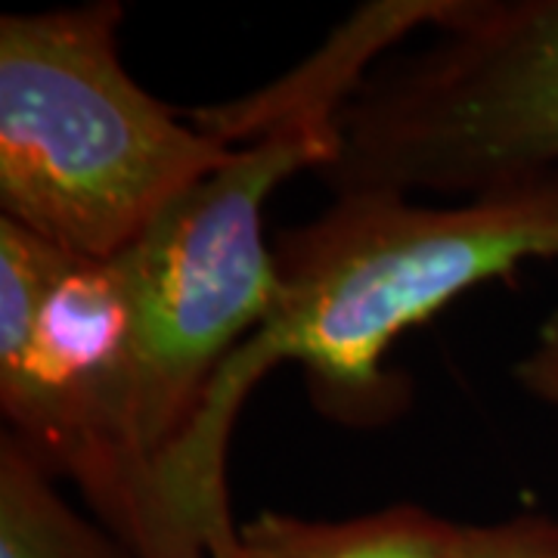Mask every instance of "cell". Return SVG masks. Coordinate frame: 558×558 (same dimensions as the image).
<instances>
[{
  "mask_svg": "<svg viewBox=\"0 0 558 558\" xmlns=\"http://www.w3.org/2000/svg\"><path fill=\"white\" fill-rule=\"evenodd\" d=\"M274 248L279 295L270 317L215 373L159 459L168 509L208 558H230L240 543L227 457L252 388L279 363H295L326 416L354 428L398 416L410 388L381 360L407 329L527 260H558V171L453 205L336 196Z\"/></svg>",
  "mask_w": 558,
  "mask_h": 558,
  "instance_id": "obj_1",
  "label": "cell"
},
{
  "mask_svg": "<svg viewBox=\"0 0 558 558\" xmlns=\"http://www.w3.org/2000/svg\"><path fill=\"white\" fill-rule=\"evenodd\" d=\"M121 3L0 20V218L75 258H116L233 146L146 94Z\"/></svg>",
  "mask_w": 558,
  "mask_h": 558,
  "instance_id": "obj_2",
  "label": "cell"
},
{
  "mask_svg": "<svg viewBox=\"0 0 558 558\" xmlns=\"http://www.w3.org/2000/svg\"><path fill=\"white\" fill-rule=\"evenodd\" d=\"M0 410L137 558H208L168 509L140 432L137 311L121 258H69L50 289L0 282Z\"/></svg>",
  "mask_w": 558,
  "mask_h": 558,
  "instance_id": "obj_3",
  "label": "cell"
},
{
  "mask_svg": "<svg viewBox=\"0 0 558 558\" xmlns=\"http://www.w3.org/2000/svg\"><path fill=\"white\" fill-rule=\"evenodd\" d=\"M336 146V134L317 131L240 143L119 252L137 311L140 432L156 465L190 425L208 381L277 304L267 199L304 168L319 171Z\"/></svg>",
  "mask_w": 558,
  "mask_h": 558,
  "instance_id": "obj_4",
  "label": "cell"
},
{
  "mask_svg": "<svg viewBox=\"0 0 558 558\" xmlns=\"http://www.w3.org/2000/svg\"><path fill=\"white\" fill-rule=\"evenodd\" d=\"M462 165L484 183L558 171V0H497L459 40L447 84Z\"/></svg>",
  "mask_w": 558,
  "mask_h": 558,
  "instance_id": "obj_5",
  "label": "cell"
},
{
  "mask_svg": "<svg viewBox=\"0 0 558 558\" xmlns=\"http://www.w3.org/2000/svg\"><path fill=\"white\" fill-rule=\"evenodd\" d=\"M450 0H379L366 3L311 60L299 62L286 78L245 94L240 100L193 109L190 121L227 146H240L270 131L336 134L348 102L357 97L373 62L416 28H432Z\"/></svg>",
  "mask_w": 558,
  "mask_h": 558,
  "instance_id": "obj_6",
  "label": "cell"
},
{
  "mask_svg": "<svg viewBox=\"0 0 558 558\" xmlns=\"http://www.w3.org/2000/svg\"><path fill=\"white\" fill-rule=\"evenodd\" d=\"M462 524L422 506H391L341 521L264 512L240 527L230 558H459Z\"/></svg>",
  "mask_w": 558,
  "mask_h": 558,
  "instance_id": "obj_7",
  "label": "cell"
},
{
  "mask_svg": "<svg viewBox=\"0 0 558 558\" xmlns=\"http://www.w3.org/2000/svg\"><path fill=\"white\" fill-rule=\"evenodd\" d=\"M53 472L16 435L0 438V558H137L100 521L75 512Z\"/></svg>",
  "mask_w": 558,
  "mask_h": 558,
  "instance_id": "obj_8",
  "label": "cell"
},
{
  "mask_svg": "<svg viewBox=\"0 0 558 558\" xmlns=\"http://www.w3.org/2000/svg\"><path fill=\"white\" fill-rule=\"evenodd\" d=\"M459 558H558V524L543 515L462 524Z\"/></svg>",
  "mask_w": 558,
  "mask_h": 558,
  "instance_id": "obj_9",
  "label": "cell"
},
{
  "mask_svg": "<svg viewBox=\"0 0 558 558\" xmlns=\"http://www.w3.org/2000/svg\"><path fill=\"white\" fill-rule=\"evenodd\" d=\"M515 379L531 398L543 400L546 407L558 410V311L543 323L537 341L519 360Z\"/></svg>",
  "mask_w": 558,
  "mask_h": 558,
  "instance_id": "obj_10",
  "label": "cell"
}]
</instances>
